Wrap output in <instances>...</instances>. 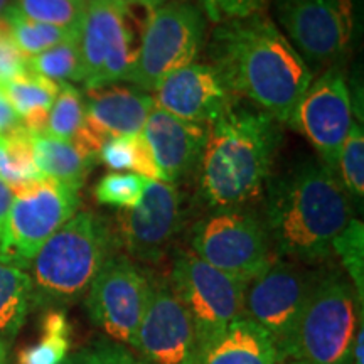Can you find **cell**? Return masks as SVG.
<instances>
[{
  "instance_id": "5b68a950",
  "label": "cell",
  "mask_w": 364,
  "mask_h": 364,
  "mask_svg": "<svg viewBox=\"0 0 364 364\" xmlns=\"http://www.w3.org/2000/svg\"><path fill=\"white\" fill-rule=\"evenodd\" d=\"M363 299L338 272L318 277L292 339L280 358L299 364H351Z\"/></svg>"
},
{
  "instance_id": "e575fe53",
  "label": "cell",
  "mask_w": 364,
  "mask_h": 364,
  "mask_svg": "<svg viewBox=\"0 0 364 364\" xmlns=\"http://www.w3.org/2000/svg\"><path fill=\"white\" fill-rule=\"evenodd\" d=\"M270 0H199L206 19L216 24L265 14Z\"/></svg>"
},
{
  "instance_id": "6da1fadb",
  "label": "cell",
  "mask_w": 364,
  "mask_h": 364,
  "mask_svg": "<svg viewBox=\"0 0 364 364\" xmlns=\"http://www.w3.org/2000/svg\"><path fill=\"white\" fill-rule=\"evenodd\" d=\"M211 65L231 93L287 124L314 71L265 14L221 22L213 31Z\"/></svg>"
},
{
  "instance_id": "d590c367",
  "label": "cell",
  "mask_w": 364,
  "mask_h": 364,
  "mask_svg": "<svg viewBox=\"0 0 364 364\" xmlns=\"http://www.w3.org/2000/svg\"><path fill=\"white\" fill-rule=\"evenodd\" d=\"M27 58L19 51L9 33L6 19H0V86L27 71Z\"/></svg>"
},
{
  "instance_id": "9c48e42d",
  "label": "cell",
  "mask_w": 364,
  "mask_h": 364,
  "mask_svg": "<svg viewBox=\"0 0 364 364\" xmlns=\"http://www.w3.org/2000/svg\"><path fill=\"white\" fill-rule=\"evenodd\" d=\"M80 204V191L49 177L14 193L0 240V262L27 272L39 248L78 213Z\"/></svg>"
},
{
  "instance_id": "484cf974",
  "label": "cell",
  "mask_w": 364,
  "mask_h": 364,
  "mask_svg": "<svg viewBox=\"0 0 364 364\" xmlns=\"http://www.w3.org/2000/svg\"><path fill=\"white\" fill-rule=\"evenodd\" d=\"M0 88L6 93L14 112L22 122L34 113L51 110L54 100L58 97L59 83L26 71Z\"/></svg>"
},
{
  "instance_id": "836d02e7",
  "label": "cell",
  "mask_w": 364,
  "mask_h": 364,
  "mask_svg": "<svg viewBox=\"0 0 364 364\" xmlns=\"http://www.w3.org/2000/svg\"><path fill=\"white\" fill-rule=\"evenodd\" d=\"M63 364H147L125 344L110 339H102L85 346L83 349L66 358Z\"/></svg>"
},
{
  "instance_id": "1f68e13d",
  "label": "cell",
  "mask_w": 364,
  "mask_h": 364,
  "mask_svg": "<svg viewBox=\"0 0 364 364\" xmlns=\"http://www.w3.org/2000/svg\"><path fill=\"white\" fill-rule=\"evenodd\" d=\"M149 179L134 172H112L95 186V199L103 206L117 208L120 211L139 204Z\"/></svg>"
},
{
  "instance_id": "ba28073f",
  "label": "cell",
  "mask_w": 364,
  "mask_h": 364,
  "mask_svg": "<svg viewBox=\"0 0 364 364\" xmlns=\"http://www.w3.org/2000/svg\"><path fill=\"white\" fill-rule=\"evenodd\" d=\"M191 252L247 284L279 260L263 218L247 208L218 209L199 221L191 233Z\"/></svg>"
},
{
  "instance_id": "60d3db41",
  "label": "cell",
  "mask_w": 364,
  "mask_h": 364,
  "mask_svg": "<svg viewBox=\"0 0 364 364\" xmlns=\"http://www.w3.org/2000/svg\"><path fill=\"white\" fill-rule=\"evenodd\" d=\"M9 349H11V343L0 338V364H11V359H9L11 351Z\"/></svg>"
},
{
  "instance_id": "2e32d148",
  "label": "cell",
  "mask_w": 364,
  "mask_h": 364,
  "mask_svg": "<svg viewBox=\"0 0 364 364\" xmlns=\"http://www.w3.org/2000/svg\"><path fill=\"white\" fill-rule=\"evenodd\" d=\"M134 348L147 364H196L199 344L193 321L171 284H154Z\"/></svg>"
},
{
  "instance_id": "52a82bcc",
  "label": "cell",
  "mask_w": 364,
  "mask_h": 364,
  "mask_svg": "<svg viewBox=\"0 0 364 364\" xmlns=\"http://www.w3.org/2000/svg\"><path fill=\"white\" fill-rule=\"evenodd\" d=\"M206 16L189 0H169L149 16L129 81L145 91L167 75L196 63L206 43Z\"/></svg>"
},
{
  "instance_id": "7a4b0ae2",
  "label": "cell",
  "mask_w": 364,
  "mask_h": 364,
  "mask_svg": "<svg viewBox=\"0 0 364 364\" xmlns=\"http://www.w3.org/2000/svg\"><path fill=\"white\" fill-rule=\"evenodd\" d=\"M263 223L277 257L316 265L332 255V243L353 220L348 193L321 161L299 162L267 184Z\"/></svg>"
},
{
  "instance_id": "ab89813d",
  "label": "cell",
  "mask_w": 364,
  "mask_h": 364,
  "mask_svg": "<svg viewBox=\"0 0 364 364\" xmlns=\"http://www.w3.org/2000/svg\"><path fill=\"white\" fill-rule=\"evenodd\" d=\"M364 322H361L358 327L356 339H354L353 346V356H351V364H364Z\"/></svg>"
},
{
  "instance_id": "d4e9b609",
  "label": "cell",
  "mask_w": 364,
  "mask_h": 364,
  "mask_svg": "<svg viewBox=\"0 0 364 364\" xmlns=\"http://www.w3.org/2000/svg\"><path fill=\"white\" fill-rule=\"evenodd\" d=\"M98 161L113 172L134 171V174L142 176L149 181H162L142 134L112 136L105 140L98 150Z\"/></svg>"
},
{
  "instance_id": "7c38bea8",
  "label": "cell",
  "mask_w": 364,
  "mask_h": 364,
  "mask_svg": "<svg viewBox=\"0 0 364 364\" xmlns=\"http://www.w3.org/2000/svg\"><path fill=\"white\" fill-rule=\"evenodd\" d=\"M317 279L300 263L279 258L247 285L243 316L270 336L279 353L292 339Z\"/></svg>"
},
{
  "instance_id": "ffe728a7",
  "label": "cell",
  "mask_w": 364,
  "mask_h": 364,
  "mask_svg": "<svg viewBox=\"0 0 364 364\" xmlns=\"http://www.w3.org/2000/svg\"><path fill=\"white\" fill-rule=\"evenodd\" d=\"M280 353L270 336L248 317L231 322L199 349L196 364H279Z\"/></svg>"
},
{
  "instance_id": "e0dca14e",
  "label": "cell",
  "mask_w": 364,
  "mask_h": 364,
  "mask_svg": "<svg viewBox=\"0 0 364 364\" xmlns=\"http://www.w3.org/2000/svg\"><path fill=\"white\" fill-rule=\"evenodd\" d=\"M152 98L162 110L203 125H211L240 100L211 63H191L169 73L156 86Z\"/></svg>"
},
{
  "instance_id": "4fadbf2b",
  "label": "cell",
  "mask_w": 364,
  "mask_h": 364,
  "mask_svg": "<svg viewBox=\"0 0 364 364\" xmlns=\"http://www.w3.org/2000/svg\"><path fill=\"white\" fill-rule=\"evenodd\" d=\"M277 17L307 65L334 66L349 51L354 36L351 0H277Z\"/></svg>"
},
{
  "instance_id": "5bb4252c",
  "label": "cell",
  "mask_w": 364,
  "mask_h": 364,
  "mask_svg": "<svg viewBox=\"0 0 364 364\" xmlns=\"http://www.w3.org/2000/svg\"><path fill=\"white\" fill-rule=\"evenodd\" d=\"M317 150L318 161L336 172L338 157L353 124V102L341 66H329L312 80L287 122Z\"/></svg>"
},
{
  "instance_id": "74e56055",
  "label": "cell",
  "mask_w": 364,
  "mask_h": 364,
  "mask_svg": "<svg viewBox=\"0 0 364 364\" xmlns=\"http://www.w3.org/2000/svg\"><path fill=\"white\" fill-rule=\"evenodd\" d=\"M14 199V191L9 188L6 182L0 181V240H2L4 230H6V223L9 211H11V204Z\"/></svg>"
},
{
  "instance_id": "d6986e66",
  "label": "cell",
  "mask_w": 364,
  "mask_h": 364,
  "mask_svg": "<svg viewBox=\"0 0 364 364\" xmlns=\"http://www.w3.org/2000/svg\"><path fill=\"white\" fill-rule=\"evenodd\" d=\"M83 102L85 130L102 145L112 136L142 134L150 112L156 107L150 93L118 85L86 90Z\"/></svg>"
},
{
  "instance_id": "f35d334b",
  "label": "cell",
  "mask_w": 364,
  "mask_h": 364,
  "mask_svg": "<svg viewBox=\"0 0 364 364\" xmlns=\"http://www.w3.org/2000/svg\"><path fill=\"white\" fill-rule=\"evenodd\" d=\"M122 9H147V11H156L157 7L164 6L169 0H108Z\"/></svg>"
},
{
  "instance_id": "9a60e30c",
  "label": "cell",
  "mask_w": 364,
  "mask_h": 364,
  "mask_svg": "<svg viewBox=\"0 0 364 364\" xmlns=\"http://www.w3.org/2000/svg\"><path fill=\"white\" fill-rule=\"evenodd\" d=\"M182 226V199L176 184L149 181L139 204L117 218V247L134 262L156 263Z\"/></svg>"
},
{
  "instance_id": "8992f818",
  "label": "cell",
  "mask_w": 364,
  "mask_h": 364,
  "mask_svg": "<svg viewBox=\"0 0 364 364\" xmlns=\"http://www.w3.org/2000/svg\"><path fill=\"white\" fill-rule=\"evenodd\" d=\"M139 9H122L108 0H90L78 31L86 90L129 81L145 29Z\"/></svg>"
},
{
  "instance_id": "7bdbcfd3",
  "label": "cell",
  "mask_w": 364,
  "mask_h": 364,
  "mask_svg": "<svg viewBox=\"0 0 364 364\" xmlns=\"http://www.w3.org/2000/svg\"><path fill=\"white\" fill-rule=\"evenodd\" d=\"M279 364H299V363H295V361H292V359H289V358H280Z\"/></svg>"
},
{
  "instance_id": "30bf717a",
  "label": "cell",
  "mask_w": 364,
  "mask_h": 364,
  "mask_svg": "<svg viewBox=\"0 0 364 364\" xmlns=\"http://www.w3.org/2000/svg\"><path fill=\"white\" fill-rule=\"evenodd\" d=\"M169 284L189 312L199 349L243 316L247 282L218 270L193 252L177 253Z\"/></svg>"
},
{
  "instance_id": "3957f363",
  "label": "cell",
  "mask_w": 364,
  "mask_h": 364,
  "mask_svg": "<svg viewBox=\"0 0 364 364\" xmlns=\"http://www.w3.org/2000/svg\"><path fill=\"white\" fill-rule=\"evenodd\" d=\"M241 100L208 127L199 189L211 208H245L262 198L282 142L280 122Z\"/></svg>"
},
{
  "instance_id": "603a6c76",
  "label": "cell",
  "mask_w": 364,
  "mask_h": 364,
  "mask_svg": "<svg viewBox=\"0 0 364 364\" xmlns=\"http://www.w3.org/2000/svg\"><path fill=\"white\" fill-rule=\"evenodd\" d=\"M34 161L33 134L24 127L0 135V181L14 193L43 179Z\"/></svg>"
},
{
  "instance_id": "44dd1931",
  "label": "cell",
  "mask_w": 364,
  "mask_h": 364,
  "mask_svg": "<svg viewBox=\"0 0 364 364\" xmlns=\"http://www.w3.org/2000/svg\"><path fill=\"white\" fill-rule=\"evenodd\" d=\"M34 161L41 174L80 191L98 161L83 152L71 140L54 139L48 134L33 135Z\"/></svg>"
},
{
  "instance_id": "8fae6325",
  "label": "cell",
  "mask_w": 364,
  "mask_h": 364,
  "mask_svg": "<svg viewBox=\"0 0 364 364\" xmlns=\"http://www.w3.org/2000/svg\"><path fill=\"white\" fill-rule=\"evenodd\" d=\"M154 282L127 255H112L86 294L91 322L115 343L132 346L147 311Z\"/></svg>"
},
{
  "instance_id": "83f0119b",
  "label": "cell",
  "mask_w": 364,
  "mask_h": 364,
  "mask_svg": "<svg viewBox=\"0 0 364 364\" xmlns=\"http://www.w3.org/2000/svg\"><path fill=\"white\" fill-rule=\"evenodd\" d=\"M4 19L7 22L9 33H11L14 43L26 58L36 56V54L43 53L46 49L63 43V41L78 38V34L70 33L61 27L27 19L11 7L7 9Z\"/></svg>"
},
{
  "instance_id": "d6a6232c",
  "label": "cell",
  "mask_w": 364,
  "mask_h": 364,
  "mask_svg": "<svg viewBox=\"0 0 364 364\" xmlns=\"http://www.w3.org/2000/svg\"><path fill=\"white\" fill-rule=\"evenodd\" d=\"M332 253L338 255L346 273L351 279V285L359 299L364 295V226L353 218L348 226L338 235L332 243Z\"/></svg>"
},
{
  "instance_id": "b9f144b4",
  "label": "cell",
  "mask_w": 364,
  "mask_h": 364,
  "mask_svg": "<svg viewBox=\"0 0 364 364\" xmlns=\"http://www.w3.org/2000/svg\"><path fill=\"white\" fill-rule=\"evenodd\" d=\"M12 2H14V0H0V19H2V17L6 16L7 9L12 6Z\"/></svg>"
},
{
  "instance_id": "cb8c5ba5",
  "label": "cell",
  "mask_w": 364,
  "mask_h": 364,
  "mask_svg": "<svg viewBox=\"0 0 364 364\" xmlns=\"http://www.w3.org/2000/svg\"><path fill=\"white\" fill-rule=\"evenodd\" d=\"M71 324L61 309H48L41 318V338L17 354V364H63L71 351Z\"/></svg>"
},
{
  "instance_id": "f546056e",
  "label": "cell",
  "mask_w": 364,
  "mask_h": 364,
  "mask_svg": "<svg viewBox=\"0 0 364 364\" xmlns=\"http://www.w3.org/2000/svg\"><path fill=\"white\" fill-rule=\"evenodd\" d=\"M85 122V102L75 86L59 83L58 97L48 117L44 134L61 140H73Z\"/></svg>"
},
{
  "instance_id": "277c9868",
  "label": "cell",
  "mask_w": 364,
  "mask_h": 364,
  "mask_svg": "<svg viewBox=\"0 0 364 364\" xmlns=\"http://www.w3.org/2000/svg\"><path fill=\"white\" fill-rule=\"evenodd\" d=\"M115 233L102 216L76 213L46 241L27 267L33 306L48 311L78 302L115 255Z\"/></svg>"
},
{
  "instance_id": "4dcf8cb0",
  "label": "cell",
  "mask_w": 364,
  "mask_h": 364,
  "mask_svg": "<svg viewBox=\"0 0 364 364\" xmlns=\"http://www.w3.org/2000/svg\"><path fill=\"white\" fill-rule=\"evenodd\" d=\"M341 184H344L346 193L354 199L363 201L364 196V132L363 122L353 120L349 127L343 147H341L338 166Z\"/></svg>"
},
{
  "instance_id": "7402d4cb",
  "label": "cell",
  "mask_w": 364,
  "mask_h": 364,
  "mask_svg": "<svg viewBox=\"0 0 364 364\" xmlns=\"http://www.w3.org/2000/svg\"><path fill=\"white\" fill-rule=\"evenodd\" d=\"M33 307L29 273L0 262V338L11 341L24 326Z\"/></svg>"
},
{
  "instance_id": "ee69618b",
  "label": "cell",
  "mask_w": 364,
  "mask_h": 364,
  "mask_svg": "<svg viewBox=\"0 0 364 364\" xmlns=\"http://www.w3.org/2000/svg\"><path fill=\"white\" fill-rule=\"evenodd\" d=\"M80 2H83V4H88V2H90V0H80Z\"/></svg>"
},
{
  "instance_id": "4316f807",
  "label": "cell",
  "mask_w": 364,
  "mask_h": 364,
  "mask_svg": "<svg viewBox=\"0 0 364 364\" xmlns=\"http://www.w3.org/2000/svg\"><path fill=\"white\" fill-rule=\"evenodd\" d=\"M27 71L56 83L83 81V63L78 48V38L63 41L46 51L27 58Z\"/></svg>"
},
{
  "instance_id": "f1b7e54d",
  "label": "cell",
  "mask_w": 364,
  "mask_h": 364,
  "mask_svg": "<svg viewBox=\"0 0 364 364\" xmlns=\"http://www.w3.org/2000/svg\"><path fill=\"white\" fill-rule=\"evenodd\" d=\"M11 9L27 19L78 34L86 4L80 0H14Z\"/></svg>"
},
{
  "instance_id": "ac0fdd59",
  "label": "cell",
  "mask_w": 364,
  "mask_h": 364,
  "mask_svg": "<svg viewBox=\"0 0 364 364\" xmlns=\"http://www.w3.org/2000/svg\"><path fill=\"white\" fill-rule=\"evenodd\" d=\"M208 127L182 120L154 107L142 135L164 182L176 184L199 166L206 145Z\"/></svg>"
},
{
  "instance_id": "8d00e7d4",
  "label": "cell",
  "mask_w": 364,
  "mask_h": 364,
  "mask_svg": "<svg viewBox=\"0 0 364 364\" xmlns=\"http://www.w3.org/2000/svg\"><path fill=\"white\" fill-rule=\"evenodd\" d=\"M21 120L17 113L14 112L11 102H9L6 93L0 88V135H6L9 132L16 130L21 127Z\"/></svg>"
}]
</instances>
